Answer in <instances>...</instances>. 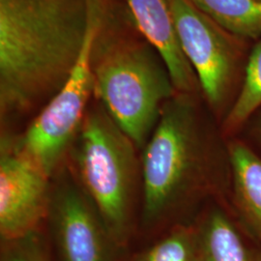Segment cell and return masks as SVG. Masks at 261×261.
Wrapping results in <instances>:
<instances>
[{
	"label": "cell",
	"instance_id": "1",
	"mask_svg": "<svg viewBox=\"0 0 261 261\" xmlns=\"http://www.w3.org/2000/svg\"><path fill=\"white\" fill-rule=\"evenodd\" d=\"M90 24L89 0H0L2 120L38 113L61 89Z\"/></svg>",
	"mask_w": 261,
	"mask_h": 261
},
{
	"label": "cell",
	"instance_id": "2",
	"mask_svg": "<svg viewBox=\"0 0 261 261\" xmlns=\"http://www.w3.org/2000/svg\"><path fill=\"white\" fill-rule=\"evenodd\" d=\"M96 8L89 54L94 98L141 149L164 106L177 91L163 57L138 28L127 0H96Z\"/></svg>",
	"mask_w": 261,
	"mask_h": 261
},
{
	"label": "cell",
	"instance_id": "3",
	"mask_svg": "<svg viewBox=\"0 0 261 261\" xmlns=\"http://www.w3.org/2000/svg\"><path fill=\"white\" fill-rule=\"evenodd\" d=\"M72 145L81 188L115 241L129 232L139 179L137 146L95 98Z\"/></svg>",
	"mask_w": 261,
	"mask_h": 261
},
{
	"label": "cell",
	"instance_id": "4",
	"mask_svg": "<svg viewBox=\"0 0 261 261\" xmlns=\"http://www.w3.org/2000/svg\"><path fill=\"white\" fill-rule=\"evenodd\" d=\"M143 148L142 220L153 225L184 198L200 168V140L191 94L176 93L168 100Z\"/></svg>",
	"mask_w": 261,
	"mask_h": 261
},
{
	"label": "cell",
	"instance_id": "5",
	"mask_svg": "<svg viewBox=\"0 0 261 261\" xmlns=\"http://www.w3.org/2000/svg\"><path fill=\"white\" fill-rule=\"evenodd\" d=\"M91 24L82 56L61 89L36 113L25 132L15 140L17 148L51 178L71 149L94 98L93 75L89 64L97 8L89 0Z\"/></svg>",
	"mask_w": 261,
	"mask_h": 261
},
{
	"label": "cell",
	"instance_id": "6",
	"mask_svg": "<svg viewBox=\"0 0 261 261\" xmlns=\"http://www.w3.org/2000/svg\"><path fill=\"white\" fill-rule=\"evenodd\" d=\"M178 39L207 102L218 110L226 97L236 63L230 33L190 0H168Z\"/></svg>",
	"mask_w": 261,
	"mask_h": 261
},
{
	"label": "cell",
	"instance_id": "7",
	"mask_svg": "<svg viewBox=\"0 0 261 261\" xmlns=\"http://www.w3.org/2000/svg\"><path fill=\"white\" fill-rule=\"evenodd\" d=\"M5 136L0 153V233L7 242L29 237L48 215L50 177Z\"/></svg>",
	"mask_w": 261,
	"mask_h": 261
},
{
	"label": "cell",
	"instance_id": "8",
	"mask_svg": "<svg viewBox=\"0 0 261 261\" xmlns=\"http://www.w3.org/2000/svg\"><path fill=\"white\" fill-rule=\"evenodd\" d=\"M48 215L65 261H108L113 237L81 187L63 182L51 196Z\"/></svg>",
	"mask_w": 261,
	"mask_h": 261
},
{
	"label": "cell",
	"instance_id": "9",
	"mask_svg": "<svg viewBox=\"0 0 261 261\" xmlns=\"http://www.w3.org/2000/svg\"><path fill=\"white\" fill-rule=\"evenodd\" d=\"M140 32L163 57L177 93L193 94L199 86L180 45L168 0H127Z\"/></svg>",
	"mask_w": 261,
	"mask_h": 261
},
{
	"label": "cell",
	"instance_id": "10",
	"mask_svg": "<svg viewBox=\"0 0 261 261\" xmlns=\"http://www.w3.org/2000/svg\"><path fill=\"white\" fill-rule=\"evenodd\" d=\"M234 189L238 202L261 238V159L241 143L230 147Z\"/></svg>",
	"mask_w": 261,
	"mask_h": 261
},
{
	"label": "cell",
	"instance_id": "11",
	"mask_svg": "<svg viewBox=\"0 0 261 261\" xmlns=\"http://www.w3.org/2000/svg\"><path fill=\"white\" fill-rule=\"evenodd\" d=\"M233 36H261V0H190Z\"/></svg>",
	"mask_w": 261,
	"mask_h": 261
},
{
	"label": "cell",
	"instance_id": "12",
	"mask_svg": "<svg viewBox=\"0 0 261 261\" xmlns=\"http://www.w3.org/2000/svg\"><path fill=\"white\" fill-rule=\"evenodd\" d=\"M199 245L201 261H252L233 224L220 211L207 218Z\"/></svg>",
	"mask_w": 261,
	"mask_h": 261
},
{
	"label": "cell",
	"instance_id": "13",
	"mask_svg": "<svg viewBox=\"0 0 261 261\" xmlns=\"http://www.w3.org/2000/svg\"><path fill=\"white\" fill-rule=\"evenodd\" d=\"M260 105L261 41L249 58L242 89L225 120L226 129L239 127Z\"/></svg>",
	"mask_w": 261,
	"mask_h": 261
},
{
	"label": "cell",
	"instance_id": "14",
	"mask_svg": "<svg viewBox=\"0 0 261 261\" xmlns=\"http://www.w3.org/2000/svg\"><path fill=\"white\" fill-rule=\"evenodd\" d=\"M140 261H201L199 235L180 227L145 252Z\"/></svg>",
	"mask_w": 261,
	"mask_h": 261
},
{
	"label": "cell",
	"instance_id": "15",
	"mask_svg": "<svg viewBox=\"0 0 261 261\" xmlns=\"http://www.w3.org/2000/svg\"><path fill=\"white\" fill-rule=\"evenodd\" d=\"M5 261H39L32 254L22 251L11 252Z\"/></svg>",
	"mask_w": 261,
	"mask_h": 261
}]
</instances>
